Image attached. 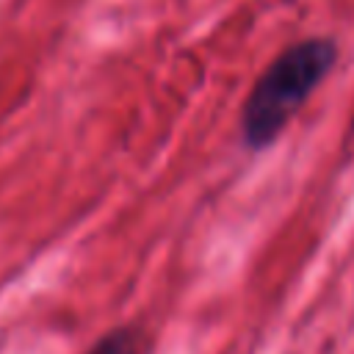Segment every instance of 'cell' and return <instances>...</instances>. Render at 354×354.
<instances>
[{"instance_id":"6da1fadb","label":"cell","mask_w":354,"mask_h":354,"mask_svg":"<svg viewBox=\"0 0 354 354\" xmlns=\"http://www.w3.org/2000/svg\"><path fill=\"white\" fill-rule=\"evenodd\" d=\"M337 64V44L310 36L285 47L254 80L241 108V136L249 149H263L285 130L293 113Z\"/></svg>"},{"instance_id":"7a4b0ae2","label":"cell","mask_w":354,"mask_h":354,"mask_svg":"<svg viewBox=\"0 0 354 354\" xmlns=\"http://www.w3.org/2000/svg\"><path fill=\"white\" fill-rule=\"evenodd\" d=\"M147 348L149 340L138 326H119L97 340L86 354H147Z\"/></svg>"}]
</instances>
